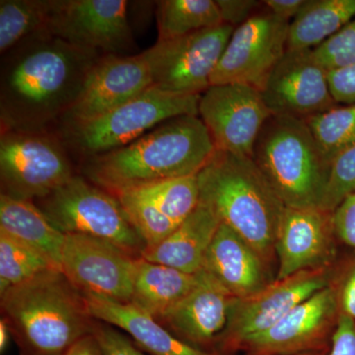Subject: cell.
<instances>
[{"mask_svg":"<svg viewBox=\"0 0 355 355\" xmlns=\"http://www.w3.org/2000/svg\"><path fill=\"white\" fill-rule=\"evenodd\" d=\"M0 81L1 130L44 132L62 120L104 55L42 32L6 53Z\"/></svg>","mask_w":355,"mask_h":355,"instance_id":"cell-1","label":"cell"},{"mask_svg":"<svg viewBox=\"0 0 355 355\" xmlns=\"http://www.w3.org/2000/svg\"><path fill=\"white\" fill-rule=\"evenodd\" d=\"M198 116L166 121L121 148L85 159L88 181L113 196L202 171L216 153Z\"/></svg>","mask_w":355,"mask_h":355,"instance_id":"cell-2","label":"cell"},{"mask_svg":"<svg viewBox=\"0 0 355 355\" xmlns=\"http://www.w3.org/2000/svg\"><path fill=\"white\" fill-rule=\"evenodd\" d=\"M1 297L6 320L20 355H62L92 334L96 320L85 298L60 270H51Z\"/></svg>","mask_w":355,"mask_h":355,"instance_id":"cell-3","label":"cell"},{"mask_svg":"<svg viewBox=\"0 0 355 355\" xmlns=\"http://www.w3.org/2000/svg\"><path fill=\"white\" fill-rule=\"evenodd\" d=\"M198 180L200 202L246 240L272 270L286 207L253 159L216 150Z\"/></svg>","mask_w":355,"mask_h":355,"instance_id":"cell-4","label":"cell"},{"mask_svg":"<svg viewBox=\"0 0 355 355\" xmlns=\"http://www.w3.org/2000/svg\"><path fill=\"white\" fill-rule=\"evenodd\" d=\"M252 159L286 207L320 209L329 165L306 121L272 114Z\"/></svg>","mask_w":355,"mask_h":355,"instance_id":"cell-5","label":"cell"},{"mask_svg":"<svg viewBox=\"0 0 355 355\" xmlns=\"http://www.w3.org/2000/svg\"><path fill=\"white\" fill-rule=\"evenodd\" d=\"M200 98L153 85L100 118L64 128V139L85 159L93 157L127 146L166 121L198 116Z\"/></svg>","mask_w":355,"mask_h":355,"instance_id":"cell-6","label":"cell"},{"mask_svg":"<svg viewBox=\"0 0 355 355\" xmlns=\"http://www.w3.org/2000/svg\"><path fill=\"white\" fill-rule=\"evenodd\" d=\"M37 207L64 234L91 236L113 243L139 259L146 245L128 221L118 198L74 175Z\"/></svg>","mask_w":355,"mask_h":355,"instance_id":"cell-7","label":"cell"},{"mask_svg":"<svg viewBox=\"0 0 355 355\" xmlns=\"http://www.w3.org/2000/svg\"><path fill=\"white\" fill-rule=\"evenodd\" d=\"M74 176L64 146L44 132L1 130V193L16 200H40Z\"/></svg>","mask_w":355,"mask_h":355,"instance_id":"cell-8","label":"cell"},{"mask_svg":"<svg viewBox=\"0 0 355 355\" xmlns=\"http://www.w3.org/2000/svg\"><path fill=\"white\" fill-rule=\"evenodd\" d=\"M338 266L295 273L273 280L263 291L245 298H232L227 326L216 345L222 355L239 350L243 343L268 331L296 306L330 286Z\"/></svg>","mask_w":355,"mask_h":355,"instance_id":"cell-9","label":"cell"},{"mask_svg":"<svg viewBox=\"0 0 355 355\" xmlns=\"http://www.w3.org/2000/svg\"><path fill=\"white\" fill-rule=\"evenodd\" d=\"M235 28L227 24L157 41L142 53L153 85L178 94L202 95Z\"/></svg>","mask_w":355,"mask_h":355,"instance_id":"cell-10","label":"cell"},{"mask_svg":"<svg viewBox=\"0 0 355 355\" xmlns=\"http://www.w3.org/2000/svg\"><path fill=\"white\" fill-rule=\"evenodd\" d=\"M46 31L104 55H125L135 46L125 0H50Z\"/></svg>","mask_w":355,"mask_h":355,"instance_id":"cell-11","label":"cell"},{"mask_svg":"<svg viewBox=\"0 0 355 355\" xmlns=\"http://www.w3.org/2000/svg\"><path fill=\"white\" fill-rule=\"evenodd\" d=\"M289 21L260 10L235 28L210 78V86L244 84L260 90L286 51Z\"/></svg>","mask_w":355,"mask_h":355,"instance_id":"cell-12","label":"cell"},{"mask_svg":"<svg viewBox=\"0 0 355 355\" xmlns=\"http://www.w3.org/2000/svg\"><path fill=\"white\" fill-rule=\"evenodd\" d=\"M137 260L113 243L67 234L60 270L83 294L130 303Z\"/></svg>","mask_w":355,"mask_h":355,"instance_id":"cell-13","label":"cell"},{"mask_svg":"<svg viewBox=\"0 0 355 355\" xmlns=\"http://www.w3.org/2000/svg\"><path fill=\"white\" fill-rule=\"evenodd\" d=\"M272 114L260 90L244 84L210 86L198 103V116L216 150L251 158L259 133Z\"/></svg>","mask_w":355,"mask_h":355,"instance_id":"cell-14","label":"cell"},{"mask_svg":"<svg viewBox=\"0 0 355 355\" xmlns=\"http://www.w3.org/2000/svg\"><path fill=\"white\" fill-rule=\"evenodd\" d=\"M340 315L333 280L272 328L243 343L239 350L246 355H292L330 349Z\"/></svg>","mask_w":355,"mask_h":355,"instance_id":"cell-15","label":"cell"},{"mask_svg":"<svg viewBox=\"0 0 355 355\" xmlns=\"http://www.w3.org/2000/svg\"><path fill=\"white\" fill-rule=\"evenodd\" d=\"M272 114L307 120L338 106L331 95L329 71L313 50H286L260 89Z\"/></svg>","mask_w":355,"mask_h":355,"instance_id":"cell-16","label":"cell"},{"mask_svg":"<svg viewBox=\"0 0 355 355\" xmlns=\"http://www.w3.org/2000/svg\"><path fill=\"white\" fill-rule=\"evenodd\" d=\"M153 86L142 53L103 55L89 72L76 102L62 118L64 128L100 118Z\"/></svg>","mask_w":355,"mask_h":355,"instance_id":"cell-17","label":"cell"},{"mask_svg":"<svg viewBox=\"0 0 355 355\" xmlns=\"http://www.w3.org/2000/svg\"><path fill=\"white\" fill-rule=\"evenodd\" d=\"M331 214L320 209L286 207L275 244V280L336 265V238Z\"/></svg>","mask_w":355,"mask_h":355,"instance_id":"cell-18","label":"cell"},{"mask_svg":"<svg viewBox=\"0 0 355 355\" xmlns=\"http://www.w3.org/2000/svg\"><path fill=\"white\" fill-rule=\"evenodd\" d=\"M198 273L197 286L159 322L184 343L216 352L219 338L227 326L232 297L209 273L203 270Z\"/></svg>","mask_w":355,"mask_h":355,"instance_id":"cell-19","label":"cell"},{"mask_svg":"<svg viewBox=\"0 0 355 355\" xmlns=\"http://www.w3.org/2000/svg\"><path fill=\"white\" fill-rule=\"evenodd\" d=\"M202 270L232 298L254 295L275 280L260 254L224 223L207 250Z\"/></svg>","mask_w":355,"mask_h":355,"instance_id":"cell-20","label":"cell"},{"mask_svg":"<svg viewBox=\"0 0 355 355\" xmlns=\"http://www.w3.org/2000/svg\"><path fill=\"white\" fill-rule=\"evenodd\" d=\"M91 316L132 336L133 343L149 355H222L193 347L180 340L158 320L132 303L83 294Z\"/></svg>","mask_w":355,"mask_h":355,"instance_id":"cell-21","label":"cell"},{"mask_svg":"<svg viewBox=\"0 0 355 355\" xmlns=\"http://www.w3.org/2000/svg\"><path fill=\"white\" fill-rule=\"evenodd\" d=\"M220 224L211 207L200 202L171 235L157 246L144 250L140 258L196 275L202 270L205 254Z\"/></svg>","mask_w":355,"mask_h":355,"instance_id":"cell-22","label":"cell"},{"mask_svg":"<svg viewBox=\"0 0 355 355\" xmlns=\"http://www.w3.org/2000/svg\"><path fill=\"white\" fill-rule=\"evenodd\" d=\"M198 282V273L190 275L139 258L130 303L159 321L186 297Z\"/></svg>","mask_w":355,"mask_h":355,"instance_id":"cell-23","label":"cell"},{"mask_svg":"<svg viewBox=\"0 0 355 355\" xmlns=\"http://www.w3.org/2000/svg\"><path fill=\"white\" fill-rule=\"evenodd\" d=\"M0 230L34 248L60 270L65 234L51 223L34 202L1 193Z\"/></svg>","mask_w":355,"mask_h":355,"instance_id":"cell-24","label":"cell"},{"mask_svg":"<svg viewBox=\"0 0 355 355\" xmlns=\"http://www.w3.org/2000/svg\"><path fill=\"white\" fill-rule=\"evenodd\" d=\"M355 16V0H307L289 22L286 50H314Z\"/></svg>","mask_w":355,"mask_h":355,"instance_id":"cell-25","label":"cell"},{"mask_svg":"<svg viewBox=\"0 0 355 355\" xmlns=\"http://www.w3.org/2000/svg\"><path fill=\"white\" fill-rule=\"evenodd\" d=\"M158 40L167 41L223 24L214 0L156 1Z\"/></svg>","mask_w":355,"mask_h":355,"instance_id":"cell-26","label":"cell"},{"mask_svg":"<svg viewBox=\"0 0 355 355\" xmlns=\"http://www.w3.org/2000/svg\"><path fill=\"white\" fill-rule=\"evenodd\" d=\"M49 12L50 0H1L0 51L2 55L35 35L46 32Z\"/></svg>","mask_w":355,"mask_h":355,"instance_id":"cell-27","label":"cell"},{"mask_svg":"<svg viewBox=\"0 0 355 355\" xmlns=\"http://www.w3.org/2000/svg\"><path fill=\"white\" fill-rule=\"evenodd\" d=\"M51 270L60 268L34 248L0 230V295Z\"/></svg>","mask_w":355,"mask_h":355,"instance_id":"cell-28","label":"cell"},{"mask_svg":"<svg viewBox=\"0 0 355 355\" xmlns=\"http://www.w3.org/2000/svg\"><path fill=\"white\" fill-rule=\"evenodd\" d=\"M324 161H331L355 146V105H338L306 120Z\"/></svg>","mask_w":355,"mask_h":355,"instance_id":"cell-29","label":"cell"},{"mask_svg":"<svg viewBox=\"0 0 355 355\" xmlns=\"http://www.w3.org/2000/svg\"><path fill=\"white\" fill-rule=\"evenodd\" d=\"M114 197L118 198L128 221L146 245V249L157 246L179 226L165 216L155 203L139 191H121Z\"/></svg>","mask_w":355,"mask_h":355,"instance_id":"cell-30","label":"cell"},{"mask_svg":"<svg viewBox=\"0 0 355 355\" xmlns=\"http://www.w3.org/2000/svg\"><path fill=\"white\" fill-rule=\"evenodd\" d=\"M135 190L150 198L159 210L178 225L200 202L198 175L173 178Z\"/></svg>","mask_w":355,"mask_h":355,"instance_id":"cell-31","label":"cell"},{"mask_svg":"<svg viewBox=\"0 0 355 355\" xmlns=\"http://www.w3.org/2000/svg\"><path fill=\"white\" fill-rule=\"evenodd\" d=\"M355 193V146L338 156L329 167L320 209L333 212L345 198Z\"/></svg>","mask_w":355,"mask_h":355,"instance_id":"cell-32","label":"cell"},{"mask_svg":"<svg viewBox=\"0 0 355 355\" xmlns=\"http://www.w3.org/2000/svg\"><path fill=\"white\" fill-rule=\"evenodd\" d=\"M322 67L331 70L355 64V16L340 31L313 50Z\"/></svg>","mask_w":355,"mask_h":355,"instance_id":"cell-33","label":"cell"},{"mask_svg":"<svg viewBox=\"0 0 355 355\" xmlns=\"http://www.w3.org/2000/svg\"><path fill=\"white\" fill-rule=\"evenodd\" d=\"M92 336L105 355H146L144 350L111 324L96 320Z\"/></svg>","mask_w":355,"mask_h":355,"instance_id":"cell-34","label":"cell"},{"mask_svg":"<svg viewBox=\"0 0 355 355\" xmlns=\"http://www.w3.org/2000/svg\"><path fill=\"white\" fill-rule=\"evenodd\" d=\"M331 221L336 240L355 251V193L345 198L334 210Z\"/></svg>","mask_w":355,"mask_h":355,"instance_id":"cell-35","label":"cell"},{"mask_svg":"<svg viewBox=\"0 0 355 355\" xmlns=\"http://www.w3.org/2000/svg\"><path fill=\"white\" fill-rule=\"evenodd\" d=\"M342 314L355 320V259L338 266L335 277Z\"/></svg>","mask_w":355,"mask_h":355,"instance_id":"cell-36","label":"cell"},{"mask_svg":"<svg viewBox=\"0 0 355 355\" xmlns=\"http://www.w3.org/2000/svg\"><path fill=\"white\" fill-rule=\"evenodd\" d=\"M223 24L237 28L259 12L263 1L256 0H216Z\"/></svg>","mask_w":355,"mask_h":355,"instance_id":"cell-37","label":"cell"},{"mask_svg":"<svg viewBox=\"0 0 355 355\" xmlns=\"http://www.w3.org/2000/svg\"><path fill=\"white\" fill-rule=\"evenodd\" d=\"M331 95L338 105H355V64L329 71Z\"/></svg>","mask_w":355,"mask_h":355,"instance_id":"cell-38","label":"cell"},{"mask_svg":"<svg viewBox=\"0 0 355 355\" xmlns=\"http://www.w3.org/2000/svg\"><path fill=\"white\" fill-rule=\"evenodd\" d=\"M329 355H355V320L340 313Z\"/></svg>","mask_w":355,"mask_h":355,"instance_id":"cell-39","label":"cell"},{"mask_svg":"<svg viewBox=\"0 0 355 355\" xmlns=\"http://www.w3.org/2000/svg\"><path fill=\"white\" fill-rule=\"evenodd\" d=\"M307 0H266L263 4L270 12L291 22L300 12Z\"/></svg>","mask_w":355,"mask_h":355,"instance_id":"cell-40","label":"cell"},{"mask_svg":"<svg viewBox=\"0 0 355 355\" xmlns=\"http://www.w3.org/2000/svg\"><path fill=\"white\" fill-rule=\"evenodd\" d=\"M62 355H105L94 336L89 335L76 343Z\"/></svg>","mask_w":355,"mask_h":355,"instance_id":"cell-41","label":"cell"},{"mask_svg":"<svg viewBox=\"0 0 355 355\" xmlns=\"http://www.w3.org/2000/svg\"><path fill=\"white\" fill-rule=\"evenodd\" d=\"M11 336H12V334H11L8 324L6 323V320L1 319L0 321V352L1 354L6 352Z\"/></svg>","mask_w":355,"mask_h":355,"instance_id":"cell-42","label":"cell"},{"mask_svg":"<svg viewBox=\"0 0 355 355\" xmlns=\"http://www.w3.org/2000/svg\"><path fill=\"white\" fill-rule=\"evenodd\" d=\"M330 349L323 350H316V352H303V354H292V355H329Z\"/></svg>","mask_w":355,"mask_h":355,"instance_id":"cell-43","label":"cell"}]
</instances>
